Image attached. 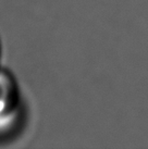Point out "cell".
Instances as JSON below:
<instances>
[{
    "mask_svg": "<svg viewBox=\"0 0 148 149\" xmlns=\"http://www.w3.org/2000/svg\"><path fill=\"white\" fill-rule=\"evenodd\" d=\"M26 106L15 76L0 66V141L17 136L25 125Z\"/></svg>",
    "mask_w": 148,
    "mask_h": 149,
    "instance_id": "6da1fadb",
    "label": "cell"
}]
</instances>
